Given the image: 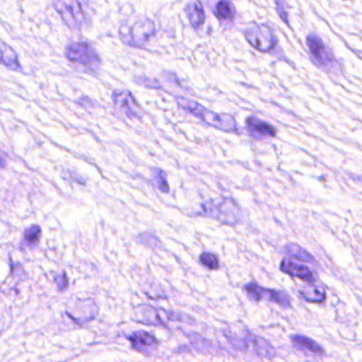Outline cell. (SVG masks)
Returning <instances> with one entry per match:
<instances>
[{
  "instance_id": "cell-24",
  "label": "cell",
  "mask_w": 362,
  "mask_h": 362,
  "mask_svg": "<svg viewBox=\"0 0 362 362\" xmlns=\"http://www.w3.org/2000/svg\"><path fill=\"white\" fill-rule=\"evenodd\" d=\"M138 239H140V243L144 244V245L148 246V247L157 248L158 246L162 245L159 239L156 235H150V233L140 235Z\"/></svg>"
},
{
  "instance_id": "cell-26",
  "label": "cell",
  "mask_w": 362,
  "mask_h": 362,
  "mask_svg": "<svg viewBox=\"0 0 362 362\" xmlns=\"http://www.w3.org/2000/svg\"><path fill=\"white\" fill-rule=\"evenodd\" d=\"M56 282H58V286L61 290H65L68 286V280H67V276L65 274H63L62 276H58L56 278Z\"/></svg>"
},
{
  "instance_id": "cell-20",
  "label": "cell",
  "mask_w": 362,
  "mask_h": 362,
  "mask_svg": "<svg viewBox=\"0 0 362 362\" xmlns=\"http://www.w3.org/2000/svg\"><path fill=\"white\" fill-rule=\"evenodd\" d=\"M301 294L305 300L308 302L321 303L324 302L325 292L321 288L317 286H307L304 290H301Z\"/></svg>"
},
{
  "instance_id": "cell-4",
  "label": "cell",
  "mask_w": 362,
  "mask_h": 362,
  "mask_svg": "<svg viewBox=\"0 0 362 362\" xmlns=\"http://www.w3.org/2000/svg\"><path fill=\"white\" fill-rule=\"evenodd\" d=\"M156 32L154 22L148 18H140L132 24H122L120 38L126 45L135 48L143 47Z\"/></svg>"
},
{
  "instance_id": "cell-7",
  "label": "cell",
  "mask_w": 362,
  "mask_h": 362,
  "mask_svg": "<svg viewBox=\"0 0 362 362\" xmlns=\"http://www.w3.org/2000/svg\"><path fill=\"white\" fill-rule=\"evenodd\" d=\"M67 60L81 66L95 68L100 64V58L95 49L87 42H79L69 44L66 48Z\"/></svg>"
},
{
  "instance_id": "cell-22",
  "label": "cell",
  "mask_w": 362,
  "mask_h": 362,
  "mask_svg": "<svg viewBox=\"0 0 362 362\" xmlns=\"http://www.w3.org/2000/svg\"><path fill=\"white\" fill-rule=\"evenodd\" d=\"M215 14L221 20L230 19L233 16V9L228 0H221L215 7Z\"/></svg>"
},
{
  "instance_id": "cell-23",
  "label": "cell",
  "mask_w": 362,
  "mask_h": 362,
  "mask_svg": "<svg viewBox=\"0 0 362 362\" xmlns=\"http://www.w3.org/2000/svg\"><path fill=\"white\" fill-rule=\"evenodd\" d=\"M42 231L38 226H32L24 232V239L29 244H34L40 239Z\"/></svg>"
},
{
  "instance_id": "cell-16",
  "label": "cell",
  "mask_w": 362,
  "mask_h": 362,
  "mask_svg": "<svg viewBox=\"0 0 362 362\" xmlns=\"http://www.w3.org/2000/svg\"><path fill=\"white\" fill-rule=\"evenodd\" d=\"M284 252L290 258H296L298 261L305 262V263H316L314 256L297 244H288L284 247Z\"/></svg>"
},
{
  "instance_id": "cell-15",
  "label": "cell",
  "mask_w": 362,
  "mask_h": 362,
  "mask_svg": "<svg viewBox=\"0 0 362 362\" xmlns=\"http://www.w3.org/2000/svg\"><path fill=\"white\" fill-rule=\"evenodd\" d=\"M187 16H188L189 22L194 29H198L205 24V10L199 0H194L192 3H188L186 7Z\"/></svg>"
},
{
  "instance_id": "cell-21",
  "label": "cell",
  "mask_w": 362,
  "mask_h": 362,
  "mask_svg": "<svg viewBox=\"0 0 362 362\" xmlns=\"http://www.w3.org/2000/svg\"><path fill=\"white\" fill-rule=\"evenodd\" d=\"M199 261H200L201 265L210 270H217L221 266L219 258L212 252L203 251L199 256Z\"/></svg>"
},
{
  "instance_id": "cell-13",
  "label": "cell",
  "mask_w": 362,
  "mask_h": 362,
  "mask_svg": "<svg viewBox=\"0 0 362 362\" xmlns=\"http://www.w3.org/2000/svg\"><path fill=\"white\" fill-rule=\"evenodd\" d=\"M306 42L310 54L320 64L329 65L331 62V54L325 47L324 42L318 36L313 33L309 34L307 36Z\"/></svg>"
},
{
  "instance_id": "cell-5",
  "label": "cell",
  "mask_w": 362,
  "mask_h": 362,
  "mask_svg": "<svg viewBox=\"0 0 362 362\" xmlns=\"http://www.w3.org/2000/svg\"><path fill=\"white\" fill-rule=\"evenodd\" d=\"M133 320L137 323L154 326H168L171 322L180 320V315L168 312L166 309L154 307L152 305L141 304L133 310Z\"/></svg>"
},
{
  "instance_id": "cell-11",
  "label": "cell",
  "mask_w": 362,
  "mask_h": 362,
  "mask_svg": "<svg viewBox=\"0 0 362 362\" xmlns=\"http://www.w3.org/2000/svg\"><path fill=\"white\" fill-rule=\"evenodd\" d=\"M127 339L135 351L144 355H150L158 347L156 337L148 331H136L128 336Z\"/></svg>"
},
{
  "instance_id": "cell-8",
  "label": "cell",
  "mask_w": 362,
  "mask_h": 362,
  "mask_svg": "<svg viewBox=\"0 0 362 362\" xmlns=\"http://www.w3.org/2000/svg\"><path fill=\"white\" fill-rule=\"evenodd\" d=\"M245 38L254 49L261 52H268L276 45L274 31L267 24H255L253 27L248 28L245 31Z\"/></svg>"
},
{
  "instance_id": "cell-19",
  "label": "cell",
  "mask_w": 362,
  "mask_h": 362,
  "mask_svg": "<svg viewBox=\"0 0 362 362\" xmlns=\"http://www.w3.org/2000/svg\"><path fill=\"white\" fill-rule=\"evenodd\" d=\"M150 179L158 190L164 193L170 192V184H168V178H166V173L164 170L152 168Z\"/></svg>"
},
{
  "instance_id": "cell-6",
  "label": "cell",
  "mask_w": 362,
  "mask_h": 362,
  "mask_svg": "<svg viewBox=\"0 0 362 362\" xmlns=\"http://www.w3.org/2000/svg\"><path fill=\"white\" fill-rule=\"evenodd\" d=\"M54 9L67 27L80 30L85 22V14L79 0H54Z\"/></svg>"
},
{
  "instance_id": "cell-12",
  "label": "cell",
  "mask_w": 362,
  "mask_h": 362,
  "mask_svg": "<svg viewBox=\"0 0 362 362\" xmlns=\"http://www.w3.org/2000/svg\"><path fill=\"white\" fill-rule=\"evenodd\" d=\"M281 272L294 276V278H301V280L307 283H314L316 281V274L310 268L296 263L290 258L283 260L282 263H281Z\"/></svg>"
},
{
  "instance_id": "cell-14",
  "label": "cell",
  "mask_w": 362,
  "mask_h": 362,
  "mask_svg": "<svg viewBox=\"0 0 362 362\" xmlns=\"http://www.w3.org/2000/svg\"><path fill=\"white\" fill-rule=\"evenodd\" d=\"M246 126L255 138L276 137V129L274 125L253 116L246 119Z\"/></svg>"
},
{
  "instance_id": "cell-9",
  "label": "cell",
  "mask_w": 362,
  "mask_h": 362,
  "mask_svg": "<svg viewBox=\"0 0 362 362\" xmlns=\"http://www.w3.org/2000/svg\"><path fill=\"white\" fill-rule=\"evenodd\" d=\"M245 292L250 299L254 301H268V302H274L281 306H290V298L285 292H280V290H269V288H264L258 285L256 283H249L246 284Z\"/></svg>"
},
{
  "instance_id": "cell-3",
  "label": "cell",
  "mask_w": 362,
  "mask_h": 362,
  "mask_svg": "<svg viewBox=\"0 0 362 362\" xmlns=\"http://www.w3.org/2000/svg\"><path fill=\"white\" fill-rule=\"evenodd\" d=\"M201 217L215 219L223 225L235 226L242 221L243 210L239 203L230 197L209 199L200 205Z\"/></svg>"
},
{
  "instance_id": "cell-2",
  "label": "cell",
  "mask_w": 362,
  "mask_h": 362,
  "mask_svg": "<svg viewBox=\"0 0 362 362\" xmlns=\"http://www.w3.org/2000/svg\"><path fill=\"white\" fill-rule=\"evenodd\" d=\"M225 335L235 349H241L246 353L254 354L261 357L272 358L276 355L274 347L265 339L254 335L243 327H235L231 325L225 329Z\"/></svg>"
},
{
  "instance_id": "cell-17",
  "label": "cell",
  "mask_w": 362,
  "mask_h": 362,
  "mask_svg": "<svg viewBox=\"0 0 362 362\" xmlns=\"http://www.w3.org/2000/svg\"><path fill=\"white\" fill-rule=\"evenodd\" d=\"M292 340L294 347L303 349V351L310 352V353L316 354V355H321V354L324 353L321 345H319L316 341L307 338L305 336H294Z\"/></svg>"
},
{
  "instance_id": "cell-10",
  "label": "cell",
  "mask_w": 362,
  "mask_h": 362,
  "mask_svg": "<svg viewBox=\"0 0 362 362\" xmlns=\"http://www.w3.org/2000/svg\"><path fill=\"white\" fill-rule=\"evenodd\" d=\"M113 103L124 116L129 119H141L143 117L141 107L138 104L133 93L128 90H117L113 93Z\"/></svg>"
},
{
  "instance_id": "cell-25",
  "label": "cell",
  "mask_w": 362,
  "mask_h": 362,
  "mask_svg": "<svg viewBox=\"0 0 362 362\" xmlns=\"http://www.w3.org/2000/svg\"><path fill=\"white\" fill-rule=\"evenodd\" d=\"M276 11H278V15L282 18V20L288 24V11H286L285 3L284 0H276Z\"/></svg>"
},
{
  "instance_id": "cell-1",
  "label": "cell",
  "mask_w": 362,
  "mask_h": 362,
  "mask_svg": "<svg viewBox=\"0 0 362 362\" xmlns=\"http://www.w3.org/2000/svg\"><path fill=\"white\" fill-rule=\"evenodd\" d=\"M176 103L181 109L198 118L211 127L217 128L219 131L226 132V133H233L237 131V120L229 113H215L205 109L203 105L199 104L198 102L184 97H177Z\"/></svg>"
},
{
  "instance_id": "cell-18",
  "label": "cell",
  "mask_w": 362,
  "mask_h": 362,
  "mask_svg": "<svg viewBox=\"0 0 362 362\" xmlns=\"http://www.w3.org/2000/svg\"><path fill=\"white\" fill-rule=\"evenodd\" d=\"M0 64L5 65L12 70H18L20 68L17 54L10 47H0Z\"/></svg>"
}]
</instances>
